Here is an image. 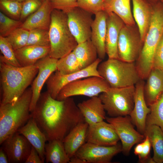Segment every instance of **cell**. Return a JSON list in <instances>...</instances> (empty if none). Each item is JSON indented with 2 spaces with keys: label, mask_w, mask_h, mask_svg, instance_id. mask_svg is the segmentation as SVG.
Instances as JSON below:
<instances>
[{
  "label": "cell",
  "mask_w": 163,
  "mask_h": 163,
  "mask_svg": "<svg viewBox=\"0 0 163 163\" xmlns=\"http://www.w3.org/2000/svg\"><path fill=\"white\" fill-rule=\"evenodd\" d=\"M9 163L8 156L3 150L1 147L0 149V163Z\"/></svg>",
  "instance_id": "obj_44"
},
{
  "label": "cell",
  "mask_w": 163,
  "mask_h": 163,
  "mask_svg": "<svg viewBox=\"0 0 163 163\" xmlns=\"http://www.w3.org/2000/svg\"><path fill=\"white\" fill-rule=\"evenodd\" d=\"M120 140L113 126L104 121L89 125L86 142L106 146L116 145Z\"/></svg>",
  "instance_id": "obj_16"
},
{
  "label": "cell",
  "mask_w": 163,
  "mask_h": 163,
  "mask_svg": "<svg viewBox=\"0 0 163 163\" xmlns=\"http://www.w3.org/2000/svg\"><path fill=\"white\" fill-rule=\"evenodd\" d=\"M14 0L17 1L18 2H23L25 1V0Z\"/></svg>",
  "instance_id": "obj_48"
},
{
  "label": "cell",
  "mask_w": 163,
  "mask_h": 163,
  "mask_svg": "<svg viewBox=\"0 0 163 163\" xmlns=\"http://www.w3.org/2000/svg\"><path fill=\"white\" fill-rule=\"evenodd\" d=\"M144 80L140 79L135 85L134 106L129 115L137 131L143 135L146 126V120L150 109L145 101L144 92Z\"/></svg>",
  "instance_id": "obj_17"
},
{
  "label": "cell",
  "mask_w": 163,
  "mask_h": 163,
  "mask_svg": "<svg viewBox=\"0 0 163 163\" xmlns=\"http://www.w3.org/2000/svg\"><path fill=\"white\" fill-rule=\"evenodd\" d=\"M1 145L11 163H25L32 147L27 139L18 132L6 139Z\"/></svg>",
  "instance_id": "obj_14"
},
{
  "label": "cell",
  "mask_w": 163,
  "mask_h": 163,
  "mask_svg": "<svg viewBox=\"0 0 163 163\" xmlns=\"http://www.w3.org/2000/svg\"><path fill=\"white\" fill-rule=\"evenodd\" d=\"M23 22L8 17L0 12V36L7 37L16 29L20 27Z\"/></svg>",
  "instance_id": "obj_37"
},
{
  "label": "cell",
  "mask_w": 163,
  "mask_h": 163,
  "mask_svg": "<svg viewBox=\"0 0 163 163\" xmlns=\"http://www.w3.org/2000/svg\"><path fill=\"white\" fill-rule=\"evenodd\" d=\"M50 46L27 45L14 50L16 57L21 67L34 65L40 59L49 55Z\"/></svg>",
  "instance_id": "obj_26"
},
{
  "label": "cell",
  "mask_w": 163,
  "mask_h": 163,
  "mask_svg": "<svg viewBox=\"0 0 163 163\" xmlns=\"http://www.w3.org/2000/svg\"><path fill=\"white\" fill-rule=\"evenodd\" d=\"M56 67L57 70L62 75L72 74L82 69L72 51L64 57L58 59Z\"/></svg>",
  "instance_id": "obj_32"
},
{
  "label": "cell",
  "mask_w": 163,
  "mask_h": 163,
  "mask_svg": "<svg viewBox=\"0 0 163 163\" xmlns=\"http://www.w3.org/2000/svg\"><path fill=\"white\" fill-rule=\"evenodd\" d=\"M78 7L92 14L105 11V4L102 0H78Z\"/></svg>",
  "instance_id": "obj_38"
},
{
  "label": "cell",
  "mask_w": 163,
  "mask_h": 163,
  "mask_svg": "<svg viewBox=\"0 0 163 163\" xmlns=\"http://www.w3.org/2000/svg\"><path fill=\"white\" fill-rule=\"evenodd\" d=\"M53 9L50 0L43 2L40 8L28 16L20 27L29 31L37 28L49 30Z\"/></svg>",
  "instance_id": "obj_22"
},
{
  "label": "cell",
  "mask_w": 163,
  "mask_h": 163,
  "mask_svg": "<svg viewBox=\"0 0 163 163\" xmlns=\"http://www.w3.org/2000/svg\"><path fill=\"white\" fill-rule=\"evenodd\" d=\"M145 83V98L149 106L155 101L163 93V69L152 68Z\"/></svg>",
  "instance_id": "obj_24"
},
{
  "label": "cell",
  "mask_w": 163,
  "mask_h": 163,
  "mask_svg": "<svg viewBox=\"0 0 163 163\" xmlns=\"http://www.w3.org/2000/svg\"><path fill=\"white\" fill-rule=\"evenodd\" d=\"M142 142L143 145V150L142 153L138 156L139 161L141 163H146L148 159L150 157L151 144L147 136H145Z\"/></svg>",
  "instance_id": "obj_42"
},
{
  "label": "cell",
  "mask_w": 163,
  "mask_h": 163,
  "mask_svg": "<svg viewBox=\"0 0 163 163\" xmlns=\"http://www.w3.org/2000/svg\"><path fill=\"white\" fill-rule=\"evenodd\" d=\"M69 163H87V162L75 155L70 158Z\"/></svg>",
  "instance_id": "obj_46"
},
{
  "label": "cell",
  "mask_w": 163,
  "mask_h": 163,
  "mask_svg": "<svg viewBox=\"0 0 163 163\" xmlns=\"http://www.w3.org/2000/svg\"><path fill=\"white\" fill-rule=\"evenodd\" d=\"M152 68L163 69V35L155 52Z\"/></svg>",
  "instance_id": "obj_41"
},
{
  "label": "cell",
  "mask_w": 163,
  "mask_h": 163,
  "mask_svg": "<svg viewBox=\"0 0 163 163\" xmlns=\"http://www.w3.org/2000/svg\"><path fill=\"white\" fill-rule=\"evenodd\" d=\"M31 114L47 141H62L75 126L85 122L73 98L58 100L47 91L41 93Z\"/></svg>",
  "instance_id": "obj_1"
},
{
  "label": "cell",
  "mask_w": 163,
  "mask_h": 163,
  "mask_svg": "<svg viewBox=\"0 0 163 163\" xmlns=\"http://www.w3.org/2000/svg\"><path fill=\"white\" fill-rule=\"evenodd\" d=\"M125 24L120 32L118 50L119 59L127 62H135L140 52L143 43L133 27Z\"/></svg>",
  "instance_id": "obj_11"
},
{
  "label": "cell",
  "mask_w": 163,
  "mask_h": 163,
  "mask_svg": "<svg viewBox=\"0 0 163 163\" xmlns=\"http://www.w3.org/2000/svg\"><path fill=\"white\" fill-rule=\"evenodd\" d=\"M32 92L28 88L15 102L0 106V144L24 126L31 117Z\"/></svg>",
  "instance_id": "obj_4"
},
{
  "label": "cell",
  "mask_w": 163,
  "mask_h": 163,
  "mask_svg": "<svg viewBox=\"0 0 163 163\" xmlns=\"http://www.w3.org/2000/svg\"><path fill=\"white\" fill-rule=\"evenodd\" d=\"M42 3L39 0H25L23 2L20 20L23 22L28 16L37 10Z\"/></svg>",
  "instance_id": "obj_39"
},
{
  "label": "cell",
  "mask_w": 163,
  "mask_h": 163,
  "mask_svg": "<svg viewBox=\"0 0 163 163\" xmlns=\"http://www.w3.org/2000/svg\"><path fill=\"white\" fill-rule=\"evenodd\" d=\"M163 4V0H159Z\"/></svg>",
  "instance_id": "obj_49"
},
{
  "label": "cell",
  "mask_w": 163,
  "mask_h": 163,
  "mask_svg": "<svg viewBox=\"0 0 163 163\" xmlns=\"http://www.w3.org/2000/svg\"><path fill=\"white\" fill-rule=\"evenodd\" d=\"M101 61L98 58L89 66L70 74L62 75L56 70L50 75L46 82V91L52 98L56 99L60 91L66 85L75 80L91 76L101 77L97 69Z\"/></svg>",
  "instance_id": "obj_9"
},
{
  "label": "cell",
  "mask_w": 163,
  "mask_h": 163,
  "mask_svg": "<svg viewBox=\"0 0 163 163\" xmlns=\"http://www.w3.org/2000/svg\"><path fill=\"white\" fill-rule=\"evenodd\" d=\"M58 60L50 57L48 55L40 59L35 63L38 68V72L31 87L32 92L30 107L31 113L35 107L44 84L50 75L57 70Z\"/></svg>",
  "instance_id": "obj_15"
},
{
  "label": "cell",
  "mask_w": 163,
  "mask_h": 163,
  "mask_svg": "<svg viewBox=\"0 0 163 163\" xmlns=\"http://www.w3.org/2000/svg\"><path fill=\"white\" fill-rule=\"evenodd\" d=\"M29 30L19 27L11 32L6 37L14 50L27 45Z\"/></svg>",
  "instance_id": "obj_34"
},
{
  "label": "cell",
  "mask_w": 163,
  "mask_h": 163,
  "mask_svg": "<svg viewBox=\"0 0 163 163\" xmlns=\"http://www.w3.org/2000/svg\"><path fill=\"white\" fill-rule=\"evenodd\" d=\"M77 105L85 122L89 125L106 120L105 110L99 96L90 97L79 103Z\"/></svg>",
  "instance_id": "obj_23"
},
{
  "label": "cell",
  "mask_w": 163,
  "mask_h": 163,
  "mask_svg": "<svg viewBox=\"0 0 163 163\" xmlns=\"http://www.w3.org/2000/svg\"><path fill=\"white\" fill-rule=\"evenodd\" d=\"M40 0V1H41V2H44V1H45L47 0Z\"/></svg>",
  "instance_id": "obj_50"
},
{
  "label": "cell",
  "mask_w": 163,
  "mask_h": 163,
  "mask_svg": "<svg viewBox=\"0 0 163 163\" xmlns=\"http://www.w3.org/2000/svg\"><path fill=\"white\" fill-rule=\"evenodd\" d=\"M149 107L150 112L147 116L146 126L156 125L163 131V93L159 98Z\"/></svg>",
  "instance_id": "obj_31"
},
{
  "label": "cell",
  "mask_w": 163,
  "mask_h": 163,
  "mask_svg": "<svg viewBox=\"0 0 163 163\" xmlns=\"http://www.w3.org/2000/svg\"><path fill=\"white\" fill-rule=\"evenodd\" d=\"M49 30L50 51L49 56L57 59L72 52L78 43L68 26L67 13L53 9Z\"/></svg>",
  "instance_id": "obj_5"
},
{
  "label": "cell",
  "mask_w": 163,
  "mask_h": 163,
  "mask_svg": "<svg viewBox=\"0 0 163 163\" xmlns=\"http://www.w3.org/2000/svg\"><path fill=\"white\" fill-rule=\"evenodd\" d=\"M0 50L3 55H0V59L10 64L17 67H21L15 54L12 46L6 37L0 36Z\"/></svg>",
  "instance_id": "obj_36"
},
{
  "label": "cell",
  "mask_w": 163,
  "mask_h": 163,
  "mask_svg": "<svg viewBox=\"0 0 163 163\" xmlns=\"http://www.w3.org/2000/svg\"><path fill=\"white\" fill-rule=\"evenodd\" d=\"M53 9L62 11L66 13L78 7V0H50Z\"/></svg>",
  "instance_id": "obj_40"
},
{
  "label": "cell",
  "mask_w": 163,
  "mask_h": 163,
  "mask_svg": "<svg viewBox=\"0 0 163 163\" xmlns=\"http://www.w3.org/2000/svg\"><path fill=\"white\" fill-rule=\"evenodd\" d=\"M143 148V145L142 142L138 143L134 149V153L136 155L139 156L142 153Z\"/></svg>",
  "instance_id": "obj_45"
},
{
  "label": "cell",
  "mask_w": 163,
  "mask_h": 163,
  "mask_svg": "<svg viewBox=\"0 0 163 163\" xmlns=\"http://www.w3.org/2000/svg\"><path fill=\"white\" fill-rule=\"evenodd\" d=\"M147 136L153 150L152 157L155 163H163V131L156 125L146 126L143 134Z\"/></svg>",
  "instance_id": "obj_30"
},
{
  "label": "cell",
  "mask_w": 163,
  "mask_h": 163,
  "mask_svg": "<svg viewBox=\"0 0 163 163\" xmlns=\"http://www.w3.org/2000/svg\"><path fill=\"white\" fill-rule=\"evenodd\" d=\"M107 122L113 126L122 144V152L128 155L132 147L143 141L144 135L135 129L129 115L106 117Z\"/></svg>",
  "instance_id": "obj_10"
},
{
  "label": "cell",
  "mask_w": 163,
  "mask_h": 163,
  "mask_svg": "<svg viewBox=\"0 0 163 163\" xmlns=\"http://www.w3.org/2000/svg\"><path fill=\"white\" fill-rule=\"evenodd\" d=\"M44 154L47 163H69L70 160L62 141L60 140L47 141L45 146Z\"/></svg>",
  "instance_id": "obj_29"
},
{
  "label": "cell",
  "mask_w": 163,
  "mask_h": 163,
  "mask_svg": "<svg viewBox=\"0 0 163 163\" xmlns=\"http://www.w3.org/2000/svg\"><path fill=\"white\" fill-rule=\"evenodd\" d=\"M110 87L102 77L92 76L78 79L65 86L56 99L63 100L73 96L82 95L90 97L98 96L107 91Z\"/></svg>",
  "instance_id": "obj_8"
},
{
  "label": "cell",
  "mask_w": 163,
  "mask_h": 163,
  "mask_svg": "<svg viewBox=\"0 0 163 163\" xmlns=\"http://www.w3.org/2000/svg\"><path fill=\"white\" fill-rule=\"evenodd\" d=\"M107 13V31L105 39L106 53L108 58L119 59L118 42L120 32L125 24L114 13L112 12Z\"/></svg>",
  "instance_id": "obj_18"
},
{
  "label": "cell",
  "mask_w": 163,
  "mask_h": 163,
  "mask_svg": "<svg viewBox=\"0 0 163 163\" xmlns=\"http://www.w3.org/2000/svg\"><path fill=\"white\" fill-rule=\"evenodd\" d=\"M22 2L14 0H0L1 11L12 19L20 20Z\"/></svg>",
  "instance_id": "obj_35"
},
{
  "label": "cell",
  "mask_w": 163,
  "mask_h": 163,
  "mask_svg": "<svg viewBox=\"0 0 163 163\" xmlns=\"http://www.w3.org/2000/svg\"><path fill=\"white\" fill-rule=\"evenodd\" d=\"M23 135L38 152L40 157L45 161V146L47 139L31 117L27 122L17 131Z\"/></svg>",
  "instance_id": "obj_21"
},
{
  "label": "cell",
  "mask_w": 163,
  "mask_h": 163,
  "mask_svg": "<svg viewBox=\"0 0 163 163\" xmlns=\"http://www.w3.org/2000/svg\"><path fill=\"white\" fill-rule=\"evenodd\" d=\"M133 16L138 26L142 42L149 28L152 14V5L147 0H132Z\"/></svg>",
  "instance_id": "obj_20"
},
{
  "label": "cell",
  "mask_w": 163,
  "mask_h": 163,
  "mask_svg": "<svg viewBox=\"0 0 163 163\" xmlns=\"http://www.w3.org/2000/svg\"><path fill=\"white\" fill-rule=\"evenodd\" d=\"M24 163H44L40 158L39 154L32 146L31 152Z\"/></svg>",
  "instance_id": "obj_43"
},
{
  "label": "cell",
  "mask_w": 163,
  "mask_h": 163,
  "mask_svg": "<svg viewBox=\"0 0 163 163\" xmlns=\"http://www.w3.org/2000/svg\"><path fill=\"white\" fill-rule=\"evenodd\" d=\"M38 72L35 64L28 66L17 67L0 59V105L17 101L32 84Z\"/></svg>",
  "instance_id": "obj_2"
},
{
  "label": "cell",
  "mask_w": 163,
  "mask_h": 163,
  "mask_svg": "<svg viewBox=\"0 0 163 163\" xmlns=\"http://www.w3.org/2000/svg\"><path fill=\"white\" fill-rule=\"evenodd\" d=\"M104 2H105L106 1H108V0H102Z\"/></svg>",
  "instance_id": "obj_51"
},
{
  "label": "cell",
  "mask_w": 163,
  "mask_h": 163,
  "mask_svg": "<svg viewBox=\"0 0 163 163\" xmlns=\"http://www.w3.org/2000/svg\"><path fill=\"white\" fill-rule=\"evenodd\" d=\"M95 15L91 26L90 39L97 50L98 58L102 60L106 54L105 39L107 14L105 11H102Z\"/></svg>",
  "instance_id": "obj_19"
},
{
  "label": "cell",
  "mask_w": 163,
  "mask_h": 163,
  "mask_svg": "<svg viewBox=\"0 0 163 163\" xmlns=\"http://www.w3.org/2000/svg\"><path fill=\"white\" fill-rule=\"evenodd\" d=\"M135 90V86L110 87L99 97L110 117L129 115L134 106Z\"/></svg>",
  "instance_id": "obj_7"
},
{
  "label": "cell",
  "mask_w": 163,
  "mask_h": 163,
  "mask_svg": "<svg viewBox=\"0 0 163 163\" xmlns=\"http://www.w3.org/2000/svg\"><path fill=\"white\" fill-rule=\"evenodd\" d=\"M72 52L82 69L91 65L98 58L97 50L90 39L78 43Z\"/></svg>",
  "instance_id": "obj_28"
},
{
  "label": "cell",
  "mask_w": 163,
  "mask_h": 163,
  "mask_svg": "<svg viewBox=\"0 0 163 163\" xmlns=\"http://www.w3.org/2000/svg\"><path fill=\"white\" fill-rule=\"evenodd\" d=\"M130 0H109L104 2L105 11L115 14L127 25L134 26L135 21L132 14Z\"/></svg>",
  "instance_id": "obj_27"
},
{
  "label": "cell",
  "mask_w": 163,
  "mask_h": 163,
  "mask_svg": "<svg viewBox=\"0 0 163 163\" xmlns=\"http://www.w3.org/2000/svg\"><path fill=\"white\" fill-rule=\"evenodd\" d=\"M88 126L85 122L79 123L63 140L65 149L70 158L75 155L78 149L86 142Z\"/></svg>",
  "instance_id": "obj_25"
},
{
  "label": "cell",
  "mask_w": 163,
  "mask_h": 163,
  "mask_svg": "<svg viewBox=\"0 0 163 163\" xmlns=\"http://www.w3.org/2000/svg\"><path fill=\"white\" fill-rule=\"evenodd\" d=\"M27 45L50 47L49 30L37 28L29 30Z\"/></svg>",
  "instance_id": "obj_33"
},
{
  "label": "cell",
  "mask_w": 163,
  "mask_h": 163,
  "mask_svg": "<svg viewBox=\"0 0 163 163\" xmlns=\"http://www.w3.org/2000/svg\"><path fill=\"white\" fill-rule=\"evenodd\" d=\"M122 152V145L106 146L86 142L75 155L87 163H110L113 158Z\"/></svg>",
  "instance_id": "obj_12"
},
{
  "label": "cell",
  "mask_w": 163,
  "mask_h": 163,
  "mask_svg": "<svg viewBox=\"0 0 163 163\" xmlns=\"http://www.w3.org/2000/svg\"><path fill=\"white\" fill-rule=\"evenodd\" d=\"M69 29L78 44L90 39L92 14L77 7L67 13Z\"/></svg>",
  "instance_id": "obj_13"
},
{
  "label": "cell",
  "mask_w": 163,
  "mask_h": 163,
  "mask_svg": "<svg viewBox=\"0 0 163 163\" xmlns=\"http://www.w3.org/2000/svg\"><path fill=\"white\" fill-rule=\"evenodd\" d=\"M100 75L110 87L122 88L135 86L140 79L135 62L108 58L101 62L97 67Z\"/></svg>",
  "instance_id": "obj_6"
},
{
  "label": "cell",
  "mask_w": 163,
  "mask_h": 163,
  "mask_svg": "<svg viewBox=\"0 0 163 163\" xmlns=\"http://www.w3.org/2000/svg\"><path fill=\"white\" fill-rule=\"evenodd\" d=\"M152 5L150 26L135 62L140 78L143 80L146 79L152 68L155 52L163 35V4L157 1Z\"/></svg>",
  "instance_id": "obj_3"
},
{
  "label": "cell",
  "mask_w": 163,
  "mask_h": 163,
  "mask_svg": "<svg viewBox=\"0 0 163 163\" xmlns=\"http://www.w3.org/2000/svg\"><path fill=\"white\" fill-rule=\"evenodd\" d=\"M151 3L153 4L158 1V0H147Z\"/></svg>",
  "instance_id": "obj_47"
}]
</instances>
